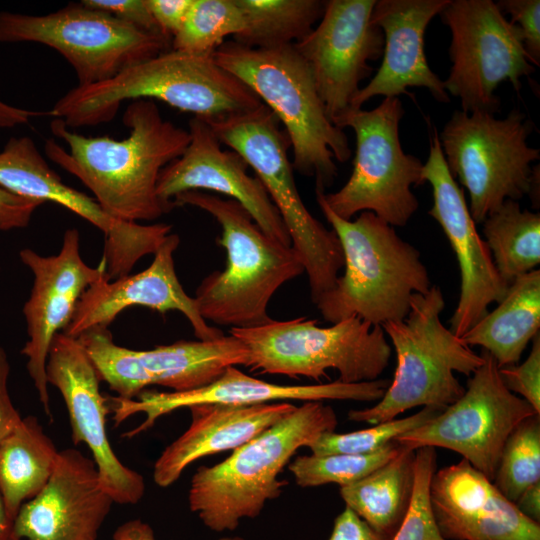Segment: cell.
<instances>
[{
  "label": "cell",
  "mask_w": 540,
  "mask_h": 540,
  "mask_svg": "<svg viewBox=\"0 0 540 540\" xmlns=\"http://www.w3.org/2000/svg\"><path fill=\"white\" fill-rule=\"evenodd\" d=\"M449 0H376L371 22L384 35L383 60L375 76L360 88L351 109H360L375 96L408 95L407 88L423 87L439 102H450L443 81L428 65L424 35L430 21Z\"/></svg>",
  "instance_id": "25"
},
{
  "label": "cell",
  "mask_w": 540,
  "mask_h": 540,
  "mask_svg": "<svg viewBox=\"0 0 540 540\" xmlns=\"http://www.w3.org/2000/svg\"><path fill=\"white\" fill-rule=\"evenodd\" d=\"M193 0H146L161 33L172 41L180 30Z\"/></svg>",
  "instance_id": "43"
},
{
  "label": "cell",
  "mask_w": 540,
  "mask_h": 540,
  "mask_svg": "<svg viewBox=\"0 0 540 540\" xmlns=\"http://www.w3.org/2000/svg\"><path fill=\"white\" fill-rule=\"evenodd\" d=\"M429 499L447 540H540V524L465 459L434 472Z\"/></svg>",
  "instance_id": "24"
},
{
  "label": "cell",
  "mask_w": 540,
  "mask_h": 540,
  "mask_svg": "<svg viewBox=\"0 0 540 540\" xmlns=\"http://www.w3.org/2000/svg\"><path fill=\"white\" fill-rule=\"evenodd\" d=\"M188 429L168 445L154 464L153 479L160 487L176 482L194 461L251 441L295 410L289 402L253 405L196 404L188 407Z\"/></svg>",
  "instance_id": "26"
},
{
  "label": "cell",
  "mask_w": 540,
  "mask_h": 540,
  "mask_svg": "<svg viewBox=\"0 0 540 540\" xmlns=\"http://www.w3.org/2000/svg\"><path fill=\"white\" fill-rule=\"evenodd\" d=\"M229 333L247 347L251 371L317 382L327 377L328 369L337 370L343 383L376 380L392 352L382 327L356 316L329 327L306 317L272 319L256 327L231 328Z\"/></svg>",
  "instance_id": "9"
},
{
  "label": "cell",
  "mask_w": 540,
  "mask_h": 540,
  "mask_svg": "<svg viewBox=\"0 0 540 540\" xmlns=\"http://www.w3.org/2000/svg\"><path fill=\"white\" fill-rule=\"evenodd\" d=\"M148 385L187 392L218 379L230 366L248 365L247 347L233 335L212 340H180L150 350H135Z\"/></svg>",
  "instance_id": "27"
},
{
  "label": "cell",
  "mask_w": 540,
  "mask_h": 540,
  "mask_svg": "<svg viewBox=\"0 0 540 540\" xmlns=\"http://www.w3.org/2000/svg\"><path fill=\"white\" fill-rule=\"evenodd\" d=\"M451 31L452 66L443 81L467 113L500 112L495 91L509 81L519 93L521 78L535 72L520 28L506 19L492 0H449L439 14Z\"/></svg>",
  "instance_id": "13"
},
{
  "label": "cell",
  "mask_w": 540,
  "mask_h": 540,
  "mask_svg": "<svg viewBox=\"0 0 540 540\" xmlns=\"http://www.w3.org/2000/svg\"><path fill=\"white\" fill-rule=\"evenodd\" d=\"M76 339L99 379L105 381L117 393V397L134 399L148 387L135 350L116 344L108 327H91Z\"/></svg>",
  "instance_id": "35"
},
{
  "label": "cell",
  "mask_w": 540,
  "mask_h": 540,
  "mask_svg": "<svg viewBox=\"0 0 540 540\" xmlns=\"http://www.w3.org/2000/svg\"><path fill=\"white\" fill-rule=\"evenodd\" d=\"M244 20L234 42L250 48L294 45L321 19L326 1L235 0Z\"/></svg>",
  "instance_id": "32"
},
{
  "label": "cell",
  "mask_w": 540,
  "mask_h": 540,
  "mask_svg": "<svg viewBox=\"0 0 540 540\" xmlns=\"http://www.w3.org/2000/svg\"><path fill=\"white\" fill-rule=\"evenodd\" d=\"M9 375L8 356L4 348L0 347V442L11 434L22 420L9 394Z\"/></svg>",
  "instance_id": "44"
},
{
  "label": "cell",
  "mask_w": 540,
  "mask_h": 540,
  "mask_svg": "<svg viewBox=\"0 0 540 540\" xmlns=\"http://www.w3.org/2000/svg\"><path fill=\"white\" fill-rule=\"evenodd\" d=\"M440 411L442 410L423 407L411 416L381 422L370 428L349 433L327 432L316 439L308 448L314 455L373 452L403 433L425 424Z\"/></svg>",
  "instance_id": "37"
},
{
  "label": "cell",
  "mask_w": 540,
  "mask_h": 540,
  "mask_svg": "<svg viewBox=\"0 0 540 540\" xmlns=\"http://www.w3.org/2000/svg\"><path fill=\"white\" fill-rule=\"evenodd\" d=\"M160 100L211 121L257 109L263 103L211 56L167 50L113 78L76 86L47 112L71 128L111 121L123 101Z\"/></svg>",
  "instance_id": "2"
},
{
  "label": "cell",
  "mask_w": 540,
  "mask_h": 540,
  "mask_svg": "<svg viewBox=\"0 0 540 540\" xmlns=\"http://www.w3.org/2000/svg\"><path fill=\"white\" fill-rule=\"evenodd\" d=\"M415 450L402 451L364 478L340 487L346 507L390 540L401 525L412 498Z\"/></svg>",
  "instance_id": "29"
},
{
  "label": "cell",
  "mask_w": 540,
  "mask_h": 540,
  "mask_svg": "<svg viewBox=\"0 0 540 540\" xmlns=\"http://www.w3.org/2000/svg\"><path fill=\"white\" fill-rule=\"evenodd\" d=\"M421 180L432 188L433 205L428 214L442 228L458 261L460 296L449 329L461 337L487 314L490 304L503 299L509 286L498 274L490 250L476 229L463 190L446 165L435 127Z\"/></svg>",
  "instance_id": "17"
},
{
  "label": "cell",
  "mask_w": 540,
  "mask_h": 540,
  "mask_svg": "<svg viewBox=\"0 0 540 540\" xmlns=\"http://www.w3.org/2000/svg\"><path fill=\"white\" fill-rule=\"evenodd\" d=\"M15 540H19V539H15Z\"/></svg>",
  "instance_id": "50"
},
{
  "label": "cell",
  "mask_w": 540,
  "mask_h": 540,
  "mask_svg": "<svg viewBox=\"0 0 540 540\" xmlns=\"http://www.w3.org/2000/svg\"><path fill=\"white\" fill-rule=\"evenodd\" d=\"M13 522L9 518L3 498L0 494V540H15Z\"/></svg>",
  "instance_id": "49"
},
{
  "label": "cell",
  "mask_w": 540,
  "mask_h": 540,
  "mask_svg": "<svg viewBox=\"0 0 540 540\" xmlns=\"http://www.w3.org/2000/svg\"><path fill=\"white\" fill-rule=\"evenodd\" d=\"M113 503L93 459L64 449L44 487L19 509L13 534L19 540H96Z\"/></svg>",
  "instance_id": "22"
},
{
  "label": "cell",
  "mask_w": 540,
  "mask_h": 540,
  "mask_svg": "<svg viewBox=\"0 0 540 540\" xmlns=\"http://www.w3.org/2000/svg\"><path fill=\"white\" fill-rule=\"evenodd\" d=\"M179 243V236L170 233L145 270L115 280L105 276L91 285L79 299L71 321L62 332L77 338L91 327H109L122 311L137 305L162 314L168 311L181 312L199 340L223 336L220 329L208 325L202 318L194 297L185 292L178 280L174 252Z\"/></svg>",
  "instance_id": "23"
},
{
  "label": "cell",
  "mask_w": 540,
  "mask_h": 540,
  "mask_svg": "<svg viewBox=\"0 0 540 540\" xmlns=\"http://www.w3.org/2000/svg\"><path fill=\"white\" fill-rule=\"evenodd\" d=\"M540 328V270L517 277L498 306L460 338L480 346L499 368L517 364Z\"/></svg>",
  "instance_id": "28"
},
{
  "label": "cell",
  "mask_w": 540,
  "mask_h": 540,
  "mask_svg": "<svg viewBox=\"0 0 540 540\" xmlns=\"http://www.w3.org/2000/svg\"><path fill=\"white\" fill-rule=\"evenodd\" d=\"M403 449L393 440L382 448L369 453H335L327 455H302L289 463L288 469L295 482L302 488L336 483L352 484L387 463Z\"/></svg>",
  "instance_id": "34"
},
{
  "label": "cell",
  "mask_w": 540,
  "mask_h": 540,
  "mask_svg": "<svg viewBox=\"0 0 540 540\" xmlns=\"http://www.w3.org/2000/svg\"><path fill=\"white\" fill-rule=\"evenodd\" d=\"M123 123L127 138L87 137L72 131L62 119L50 123L52 134L69 150L48 139L49 160L77 177L112 218L125 222L155 220L170 211L157 195L160 172L179 158L190 142L188 130L164 120L156 103L133 100Z\"/></svg>",
  "instance_id": "1"
},
{
  "label": "cell",
  "mask_w": 540,
  "mask_h": 540,
  "mask_svg": "<svg viewBox=\"0 0 540 540\" xmlns=\"http://www.w3.org/2000/svg\"><path fill=\"white\" fill-rule=\"evenodd\" d=\"M184 153L160 172L157 195L171 210L175 196L186 191H213L241 204L273 240L292 246L288 230L258 177L248 172L241 155L222 149L209 123L192 117ZM216 194V195H217Z\"/></svg>",
  "instance_id": "20"
},
{
  "label": "cell",
  "mask_w": 540,
  "mask_h": 540,
  "mask_svg": "<svg viewBox=\"0 0 540 540\" xmlns=\"http://www.w3.org/2000/svg\"><path fill=\"white\" fill-rule=\"evenodd\" d=\"M505 387L519 394L540 415V334L532 339L528 357L521 364L499 368Z\"/></svg>",
  "instance_id": "39"
},
{
  "label": "cell",
  "mask_w": 540,
  "mask_h": 540,
  "mask_svg": "<svg viewBox=\"0 0 540 540\" xmlns=\"http://www.w3.org/2000/svg\"><path fill=\"white\" fill-rule=\"evenodd\" d=\"M0 42L53 48L73 67L77 86H88L170 50L172 41L80 2L43 16L0 12Z\"/></svg>",
  "instance_id": "12"
},
{
  "label": "cell",
  "mask_w": 540,
  "mask_h": 540,
  "mask_svg": "<svg viewBox=\"0 0 540 540\" xmlns=\"http://www.w3.org/2000/svg\"><path fill=\"white\" fill-rule=\"evenodd\" d=\"M389 384L388 379H376L359 383L337 380L311 385H279L256 379L236 366H230L218 379L204 387L187 392L144 390L137 396L138 399L111 398V407L115 425L137 413L145 414V420L139 426L123 435L132 438L151 428L161 416L196 404L253 405L288 400L379 401Z\"/></svg>",
  "instance_id": "21"
},
{
  "label": "cell",
  "mask_w": 540,
  "mask_h": 540,
  "mask_svg": "<svg viewBox=\"0 0 540 540\" xmlns=\"http://www.w3.org/2000/svg\"><path fill=\"white\" fill-rule=\"evenodd\" d=\"M112 540H155L152 528L145 522L130 520L117 528ZM219 540H245L241 537H225Z\"/></svg>",
  "instance_id": "46"
},
{
  "label": "cell",
  "mask_w": 540,
  "mask_h": 540,
  "mask_svg": "<svg viewBox=\"0 0 540 540\" xmlns=\"http://www.w3.org/2000/svg\"><path fill=\"white\" fill-rule=\"evenodd\" d=\"M329 540H387L350 508L336 517Z\"/></svg>",
  "instance_id": "45"
},
{
  "label": "cell",
  "mask_w": 540,
  "mask_h": 540,
  "mask_svg": "<svg viewBox=\"0 0 540 540\" xmlns=\"http://www.w3.org/2000/svg\"><path fill=\"white\" fill-rule=\"evenodd\" d=\"M315 192L344 260L343 274L315 303L324 320L333 324L356 316L380 326L403 320L413 294H424L431 287L420 252L374 213L364 211L355 220L342 219L328 207L323 191Z\"/></svg>",
  "instance_id": "4"
},
{
  "label": "cell",
  "mask_w": 540,
  "mask_h": 540,
  "mask_svg": "<svg viewBox=\"0 0 540 540\" xmlns=\"http://www.w3.org/2000/svg\"><path fill=\"white\" fill-rule=\"evenodd\" d=\"M44 201L26 198L0 187V231L28 226L35 210Z\"/></svg>",
  "instance_id": "42"
},
{
  "label": "cell",
  "mask_w": 540,
  "mask_h": 540,
  "mask_svg": "<svg viewBox=\"0 0 540 540\" xmlns=\"http://www.w3.org/2000/svg\"><path fill=\"white\" fill-rule=\"evenodd\" d=\"M503 14H509L511 23L516 24L523 36L524 48L530 62L540 65V1L500 0L496 2Z\"/></svg>",
  "instance_id": "40"
},
{
  "label": "cell",
  "mask_w": 540,
  "mask_h": 540,
  "mask_svg": "<svg viewBox=\"0 0 540 540\" xmlns=\"http://www.w3.org/2000/svg\"><path fill=\"white\" fill-rule=\"evenodd\" d=\"M533 123L518 109L503 118L455 110L439 136L452 177L468 191L475 224L482 223L505 200L525 195L536 200L540 150L527 144Z\"/></svg>",
  "instance_id": "10"
},
{
  "label": "cell",
  "mask_w": 540,
  "mask_h": 540,
  "mask_svg": "<svg viewBox=\"0 0 540 540\" xmlns=\"http://www.w3.org/2000/svg\"><path fill=\"white\" fill-rule=\"evenodd\" d=\"M0 187L22 197L52 201L101 230L102 263L109 280L128 275L140 258L154 254L172 228L112 218L94 198L66 185L27 136L11 137L0 152Z\"/></svg>",
  "instance_id": "15"
},
{
  "label": "cell",
  "mask_w": 540,
  "mask_h": 540,
  "mask_svg": "<svg viewBox=\"0 0 540 540\" xmlns=\"http://www.w3.org/2000/svg\"><path fill=\"white\" fill-rule=\"evenodd\" d=\"M244 28L235 0H193L185 20L172 38L171 49L194 55L211 56Z\"/></svg>",
  "instance_id": "33"
},
{
  "label": "cell",
  "mask_w": 540,
  "mask_h": 540,
  "mask_svg": "<svg viewBox=\"0 0 540 540\" xmlns=\"http://www.w3.org/2000/svg\"><path fill=\"white\" fill-rule=\"evenodd\" d=\"M214 60L247 85L268 107L287 135L294 170L315 179L325 192L352 155L343 129L328 118L311 70L294 45L250 48L225 41Z\"/></svg>",
  "instance_id": "5"
},
{
  "label": "cell",
  "mask_w": 540,
  "mask_h": 540,
  "mask_svg": "<svg viewBox=\"0 0 540 540\" xmlns=\"http://www.w3.org/2000/svg\"><path fill=\"white\" fill-rule=\"evenodd\" d=\"M444 307L440 287L431 285L413 294L403 320L381 325L396 353L394 377L376 405L349 411V420L375 425L414 407L444 410L464 394L455 372L470 376L484 358L443 325Z\"/></svg>",
  "instance_id": "7"
},
{
  "label": "cell",
  "mask_w": 540,
  "mask_h": 540,
  "mask_svg": "<svg viewBox=\"0 0 540 540\" xmlns=\"http://www.w3.org/2000/svg\"><path fill=\"white\" fill-rule=\"evenodd\" d=\"M480 354L484 362L468 379L464 394L395 440L412 450L429 446L457 452L493 482L510 434L522 421L539 414L505 387L494 358L483 349Z\"/></svg>",
  "instance_id": "14"
},
{
  "label": "cell",
  "mask_w": 540,
  "mask_h": 540,
  "mask_svg": "<svg viewBox=\"0 0 540 540\" xmlns=\"http://www.w3.org/2000/svg\"><path fill=\"white\" fill-rule=\"evenodd\" d=\"M495 268L510 286L540 263V214L507 199L482 222Z\"/></svg>",
  "instance_id": "31"
},
{
  "label": "cell",
  "mask_w": 540,
  "mask_h": 540,
  "mask_svg": "<svg viewBox=\"0 0 540 540\" xmlns=\"http://www.w3.org/2000/svg\"><path fill=\"white\" fill-rule=\"evenodd\" d=\"M540 482V416L522 421L510 434L501 453L493 483L511 502Z\"/></svg>",
  "instance_id": "36"
},
{
  "label": "cell",
  "mask_w": 540,
  "mask_h": 540,
  "mask_svg": "<svg viewBox=\"0 0 540 540\" xmlns=\"http://www.w3.org/2000/svg\"><path fill=\"white\" fill-rule=\"evenodd\" d=\"M404 108L399 97H387L371 110L350 109L334 124L351 128L356 136L353 169L336 192H323L328 207L340 218L351 220L369 211L395 227L405 226L419 203L411 191L422 185L423 164L406 154L399 138Z\"/></svg>",
  "instance_id": "11"
},
{
  "label": "cell",
  "mask_w": 540,
  "mask_h": 540,
  "mask_svg": "<svg viewBox=\"0 0 540 540\" xmlns=\"http://www.w3.org/2000/svg\"><path fill=\"white\" fill-rule=\"evenodd\" d=\"M81 3L89 8L108 13L141 30L163 35L148 9L146 0H83Z\"/></svg>",
  "instance_id": "41"
},
{
  "label": "cell",
  "mask_w": 540,
  "mask_h": 540,
  "mask_svg": "<svg viewBox=\"0 0 540 540\" xmlns=\"http://www.w3.org/2000/svg\"><path fill=\"white\" fill-rule=\"evenodd\" d=\"M47 116V112H37L17 108L8 105L0 100V128H11L18 125H24L37 116Z\"/></svg>",
  "instance_id": "47"
},
{
  "label": "cell",
  "mask_w": 540,
  "mask_h": 540,
  "mask_svg": "<svg viewBox=\"0 0 540 540\" xmlns=\"http://www.w3.org/2000/svg\"><path fill=\"white\" fill-rule=\"evenodd\" d=\"M19 257L33 274L32 290L23 307L28 340L21 354L27 358L26 367L43 409L51 417L46 363L52 340L71 321L83 293L107 275L102 262L92 268L83 261L76 228L65 231L58 254L42 256L25 248Z\"/></svg>",
  "instance_id": "18"
},
{
  "label": "cell",
  "mask_w": 540,
  "mask_h": 540,
  "mask_svg": "<svg viewBox=\"0 0 540 540\" xmlns=\"http://www.w3.org/2000/svg\"><path fill=\"white\" fill-rule=\"evenodd\" d=\"M172 205L200 208L221 228L217 242L226 250V267L207 275L196 289L194 299L202 318L230 329L271 321L267 309L274 293L305 272L294 248L267 236L233 199L186 191L175 196Z\"/></svg>",
  "instance_id": "3"
},
{
  "label": "cell",
  "mask_w": 540,
  "mask_h": 540,
  "mask_svg": "<svg viewBox=\"0 0 540 540\" xmlns=\"http://www.w3.org/2000/svg\"><path fill=\"white\" fill-rule=\"evenodd\" d=\"M48 384L61 393L75 444L91 451L104 489L114 503L136 504L144 495L141 474L124 465L110 445L106 432L108 400L100 392V379L76 338L59 332L52 340L46 363Z\"/></svg>",
  "instance_id": "19"
},
{
  "label": "cell",
  "mask_w": 540,
  "mask_h": 540,
  "mask_svg": "<svg viewBox=\"0 0 540 540\" xmlns=\"http://www.w3.org/2000/svg\"><path fill=\"white\" fill-rule=\"evenodd\" d=\"M58 453L34 416L22 418L0 442V494L12 522L21 506L44 487Z\"/></svg>",
  "instance_id": "30"
},
{
  "label": "cell",
  "mask_w": 540,
  "mask_h": 540,
  "mask_svg": "<svg viewBox=\"0 0 540 540\" xmlns=\"http://www.w3.org/2000/svg\"><path fill=\"white\" fill-rule=\"evenodd\" d=\"M337 416L322 401L305 402L263 433L236 448L224 461L201 466L188 492L190 510L216 532L234 530L255 518L287 484L279 474L301 447L335 431Z\"/></svg>",
  "instance_id": "6"
},
{
  "label": "cell",
  "mask_w": 540,
  "mask_h": 540,
  "mask_svg": "<svg viewBox=\"0 0 540 540\" xmlns=\"http://www.w3.org/2000/svg\"><path fill=\"white\" fill-rule=\"evenodd\" d=\"M436 471V450H415V480L407 513L390 540H447L435 522L429 499L430 482Z\"/></svg>",
  "instance_id": "38"
},
{
  "label": "cell",
  "mask_w": 540,
  "mask_h": 540,
  "mask_svg": "<svg viewBox=\"0 0 540 540\" xmlns=\"http://www.w3.org/2000/svg\"><path fill=\"white\" fill-rule=\"evenodd\" d=\"M207 122L219 142L241 155L263 184L302 260L316 303L334 287L343 253L335 232L313 217L301 199L288 155L290 143L280 122L264 104Z\"/></svg>",
  "instance_id": "8"
},
{
  "label": "cell",
  "mask_w": 540,
  "mask_h": 540,
  "mask_svg": "<svg viewBox=\"0 0 540 540\" xmlns=\"http://www.w3.org/2000/svg\"><path fill=\"white\" fill-rule=\"evenodd\" d=\"M514 504L524 516L540 524V482L528 487Z\"/></svg>",
  "instance_id": "48"
},
{
  "label": "cell",
  "mask_w": 540,
  "mask_h": 540,
  "mask_svg": "<svg viewBox=\"0 0 540 540\" xmlns=\"http://www.w3.org/2000/svg\"><path fill=\"white\" fill-rule=\"evenodd\" d=\"M375 3L376 0L326 1L320 23L294 44L311 70L333 124L351 109L360 82L372 73L369 61L383 56V32L371 22Z\"/></svg>",
  "instance_id": "16"
}]
</instances>
